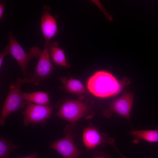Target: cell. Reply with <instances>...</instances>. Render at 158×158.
Here are the masks:
<instances>
[{"label": "cell", "mask_w": 158, "mask_h": 158, "mask_svg": "<svg viewBox=\"0 0 158 158\" xmlns=\"http://www.w3.org/2000/svg\"><path fill=\"white\" fill-rule=\"evenodd\" d=\"M53 68L47 43L45 42L44 49L39 58L33 73L30 74L28 77L24 78L25 82L38 86L41 81L50 75Z\"/></svg>", "instance_id": "5b68a950"}, {"label": "cell", "mask_w": 158, "mask_h": 158, "mask_svg": "<svg viewBox=\"0 0 158 158\" xmlns=\"http://www.w3.org/2000/svg\"><path fill=\"white\" fill-rule=\"evenodd\" d=\"M61 80L65 89L68 92L77 94L86 92L84 86L80 81L72 78L66 80L65 78H62Z\"/></svg>", "instance_id": "5bb4252c"}, {"label": "cell", "mask_w": 158, "mask_h": 158, "mask_svg": "<svg viewBox=\"0 0 158 158\" xmlns=\"http://www.w3.org/2000/svg\"><path fill=\"white\" fill-rule=\"evenodd\" d=\"M88 107L85 102L77 100H69L61 105L56 115L71 122L77 121L87 112Z\"/></svg>", "instance_id": "8992f818"}, {"label": "cell", "mask_w": 158, "mask_h": 158, "mask_svg": "<svg viewBox=\"0 0 158 158\" xmlns=\"http://www.w3.org/2000/svg\"><path fill=\"white\" fill-rule=\"evenodd\" d=\"M95 158H109L107 155L103 154L98 156H97Z\"/></svg>", "instance_id": "ffe728a7"}, {"label": "cell", "mask_w": 158, "mask_h": 158, "mask_svg": "<svg viewBox=\"0 0 158 158\" xmlns=\"http://www.w3.org/2000/svg\"><path fill=\"white\" fill-rule=\"evenodd\" d=\"M24 78H18L11 84L9 91L1 109L0 124L3 125L6 118L11 113L25 107L26 101L22 97L21 85L25 82Z\"/></svg>", "instance_id": "7a4b0ae2"}, {"label": "cell", "mask_w": 158, "mask_h": 158, "mask_svg": "<svg viewBox=\"0 0 158 158\" xmlns=\"http://www.w3.org/2000/svg\"><path fill=\"white\" fill-rule=\"evenodd\" d=\"M25 108L22 112L24 116L23 124L27 126L31 123L45 124L52 113L53 108L49 105L37 104L25 101Z\"/></svg>", "instance_id": "277c9868"}, {"label": "cell", "mask_w": 158, "mask_h": 158, "mask_svg": "<svg viewBox=\"0 0 158 158\" xmlns=\"http://www.w3.org/2000/svg\"><path fill=\"white\" fill-rule=\"evenodd\" d=\"M10 54L16 60L19 66L24 78L30 74L27 71V66L29 61L33 58H39L42 51L38 47L33 46L27 53L25 51L9 30L8 34Z\"/></svg>", "instance_id": "3957f363"}, {"label": "cell", "mask_w": 158, "mask_h": 158, "mask_svg": "<svg viewBox=\"0 0 158 158\" xmlns=\"http://www.w3.org/2000/svg\"><path fill=\"white\" fill-rule=\"evenodd\" d=\"M128 133L133 137V142L135 144H138L141 140L151 143L158 144V125L157 126V128L155 130H133L129 131Z\"/></svg>", "instance_id": "7c38bea8"}, {"label": "cell", "mask_w": 158, "mask_h": 158, "mask_svg": "<svg viewBox=\"0 0 158 158\" xmlns=\"http://www.w3.org/2000/svg\"><path fill=\"white\" fill-rule=\"evenodd\" d=\"M19 147L5 138L0 139V158H8L13 150Z\"/></svg>", "instance_id": "9a60e30c"}, {"label": "cell", "mask_w": 158, "mask_h": 158, "mask_svg": "<svg viewBox=\"0 0 158 158\" xmlns=\"http://www.w3.org/2000/svg\"><path fill=\"white\" fill-rule=\"evenodd\" d=\"M114 147H115L114 148H115L117 152L119 154L121 158H127L124 155H123L117 149L116 147H115L114 145Z\"/></svg>", "instance_id": "d6986e66"}, {"label": "cell", "mask_w": 158, "mask_h": 158, "mask_svg": "<svg viewBox=\"0 0 158 158\" xmlns=\"http://www.w3.org/2000/svg\"><path fill=\"white\" fill-rule=\"evenodd\" d=\"M47 43V46L50 58L56 65L69 68L70 64L66 62L63 50L59 47L56 42Z\"/></svg>", "instance_id": "8fae6325"}, {"label": "cell", "mask_w": 158, "mask_h": 158, "mask_svg": "<svg viewBox=\"0 0 158 158\" xmlns=\"http://www.w3.org/2000/svg\"><path fill=\"white\" fill-rule=\"evenodd\" d=\"M50 7L47 5L44 6L40 22L42 33L45 40L48 42L57 34L58 27L55 18L49 12Z\"/></svg>", "instance_id": "9c48e42d"}, {"label": "cell", "mask_w": 158, "mask_h": 158, "mask_svg": "<svg viewBox=\"0 0 158 158\" xmlns=\"http://www.w3.org/2000/svg\"><path fill=\"white\" fill-rule=\"evenodd\" d=\"M104 135L101 134L96 128L89 127L84 130L83 139L84 145L88 149H93L106 141Z\"/></svg>", "instance_id": "30bf717a"}, {"label": "cell", "mask_w": 158, "mask_h": 158, "mask_svg": "<svg viewBox=\"0 0 158 158\" xmlns=\"http://www.w3.org/2000/svg\"><path fill=\"white\" fill-rule=\"evenodd\" d=\"M130 83V80L123 77L118 81L110 73L99 71L89 79L87 88L92 94L100 98H106L119 93L124 87Z\"/></svg>", "instance_id": "6da1fadb"}, {"label": "cell", "mask_w": 158, "mask_h": 158, "mask_svg": "<svg viewBox=\"0 0 158 158\" xmlns=\"http://www.w3.org/2000/svg\"><path fill=\"white\" fill-rule=\"evenodd\" d=\"M50 146L64 158H77L80 154L71 136L67 133L62 138L51 143Z\"/></svg>", "instance_id": "ba28073f"}, {"label": "cell", "mask_w": 158, "mask_h": 158, "mask_svg": "<svg viewBox=\"0 0 158 158\" xmlns=\"http://www.w3.org/2000/svg\"><path fill=\"white\" fill-rule=\"evenodd\" d=\"M20 158H37V156L36 153L35 152L31 154Z\"/></svg>", "instance_id": "ac0fdd59"}, {"label": "cell", "mask_w": 158, "mask_h": 158, "mask_svg": "<svg viewBox=\"0 0 158 158\" xmlns=\"http://www.w3.org/2000/svg\"><path fill=\"white\" fill-rule=\"evenodd\" d=\"M5 3L3 1H0V19H1L3 17L4 12Z\"/></svg>", "instance_id": "e0dca14e"}, {"label": "cell", "mask_w": 158, "mask_h": 158, "mask_svg": "<svg viewBox=\"0 0 158 158\" xmlns=\"http://www.w3.org/2000/svg\"><path fill=\"white\" fill-rule=\"evenodd\" d=\"M10 54L9 48L8 44L6 45L0 54V68L1 67L5 57Z\"/></svg>", "instance_id": "2e32d148"}, {"label": "cell", "mask_w": 158, "mask_h": 158, "mask_svg": "<svg viewBox=\"0 0 158 158\" xmlns=\"http://www.w3.org/2000/svg\"><path fill=\"white\" fill-rule=\"evenodd\" d=\"M22 97L25 101L41 105H49V96L47 92L37 91L32 92H22Z\"/></svg>", "instance_id": "4fadbf2b"}, {"label": "cell", "mask_w": 158, "mask_h": 158, "mask_svg": "<svg viewBox=\"0 0 158 158\" xmlns=\"http://www.w3.org/2000/svg\"><path fill=\"white\" fill-rule=\"evenodd\" d=\"M133 101V94L126 92L113 100L111 104L109 109L105 110L104 114L107 117H110L112 113L115 112L129 121L130 113Z\"/></svg>", "instance_id": "52a82bcc"}]
</instances>
